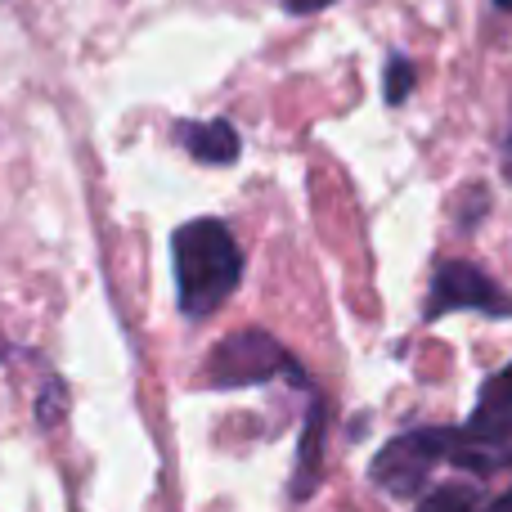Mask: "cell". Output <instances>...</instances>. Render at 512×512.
Listing matches in <instances>:
<instances>
[{"mask_svg":"<svg viewBox=\"0 0 512 512\" xmlns=\"http://www.w3.org/2000/svg\"><path fill=\"white\" fill-rule=\"evenodd\" d=\"M436 468H441V459H436V432L432 427H414V432L391 436L373 454L369 477L387 499H414L427 490Z\"/></svg>","mask_w":512,"mask_h":512,"instance_id":"4","label":"cell"},{"mask_svg":"<svg viewBox=\"0 0 512 512\" xmlns=\"http://www.w3.org/2000/svg\"><path fill=\"white\" fill-rule=\"evenodd\" d=\"M454 310H477L486 319H512V292H504L472 261H436L423 319H441L454 315Z\"/></svg>","mask_w":512,"mask_h":512,"instance_id":"3","label":"cell"},{"mask_svg":"<svg viewBox=\"0 0 512 512\" xmlns=\"http://www.w3.org/2000/svg\"><path fill=\"white\" fill-rule=\"evenodd\" d=\"M504 171H508V180H512V126H508V140H504Z\"/></svg>","mask_w":512,"mask_h":512,"instance_id":"12","label":"cell"},{"mask_svg":"<svg viewBox=\"0 0 512 512\" xmlns=\"http://www.w3.org/2000/svg\"><path fill=\"white\" fill-rule=\"evenodd\" d=\"M468 427L472 432H490V436L512 432V360L481 382V396H477V409H472Z\"/></svg>","mask_w":512,"mask_h":512,"instance_id":"7","label":"cell"},{"mask_svg":"<svg viewBox=\"0 0 512 512\" xmlns=\"http://www.w3.org/2000/svg\"><path fill=\"white\" fill-rule=\"evenodd\" d=\"M171 270H176L180 315L212 319L243 283V248L225 221L198 216L171 234Z\"/></svg>","mask_w":512,"mask_h":512,"instance_id":"1","label":"cell"},{"mask_svg":"<svg viewBox=\"0 0 512 512\" xmlns=\"http://www.w3.org/2000/svg\"><path fill=\"white\" fill-rule=\"evenodd\" d=\"M176 140L203 167H234L243 153V140L234 131V122L212 117V122H176Z\"/></svg>","mask_w":512,"mask_h":512,"instance_id":"6","label":"cell"},{"mask_svg":"<svg viewBox=\"0 0 512 512\" xmlns=\"http://www.w3.org/2000/svg\"><path fill=\"white\" fill-rule=\"evenodd\" d=\"M495 5H499V9H508V14H512V0H495Z\"/></svg>","mask_w":512,"mask_h":512,"instance_id":"13","label":"cell"},{"mask_svg":"<svg viewBox=\"0 0 512 512\" xmlns=\"http://www.w3.org/2000/svg\"><path fill=\"white\" fill-rule=\"evenodd\" d=\"M203 373H207L203 382L216 391L261 387V382H274V378H288V382L306 387V373L292 360V351L279 337L265 333V328H239V333H230L221 346H212Z\"/></svg>","mask_w":512,"mask_h":512,"instance_id":"2","label":"cell"},{"mask_svg":"<svg viewBox=\"0 0 512 512\" xmlns=\"http://www.w3.org/2000/svg\"><path fill=\"white\" fill-rule=\"evenodd\" d=\"M418 512H481V490L477 481H450L436 486L418 499Z\"/></svg>","mask_w":512,"mask_h":512,"instance_id":"8","label":"cell"},{"mask_svg":"<svg viewBox=\"0 0 512 512\" xmlns=\"http://www.w3.org/2000/svg\"><path fill=\"white\" fill-rule=\"evenodd\" d=\"M333 0H283V9L288 14H297V18H306V14H319V9H328Z\"/></svg>","mask_w":512,"mask_h":512,"instance_id":"11","label":"cell"},{"mask_svg":"<svg viewBox=\"0 0 512 512\" xmlns=\"http://www.w3.org/2000/svg\"><path fill=\"white\" fill-rule=\"evenodd\" d=\"M324 445H328V405L319 391H310V409L301 423V450L292 468V499H310L324 477Z\"/></svg>","mask_w":512,"mask_h":512,"instance_id":"5","label":"cell"},{"mask_svg":"<svg viewBox=\"0 0 512 512\" xmlns=\"http://www.w3.org/2000/svg\"><path fill=\"white\" fill-rule=\"evenodd\" d=\"M63 418V382L59 378H45V396L36 400V423L41 427H59Z\"/></svg>","mask_w":512,"mask_h":512,"instance_id":"10","label":"cell"},{"mask_svg":"<svg viewBox=\"0 0 512 512\" xmlns=\"http://www.w3.org/2000/svg\"><path fill=\"white\" fill-rule=\"evenodd\" d=\"M414 63L405 59V54H391L387 59V72H382V99H387V104H405L409 95H414Z\"/></svg>","mask_w":512,"mask_h":512,"instance_id":"9","label":"cell"}]
</instances>
